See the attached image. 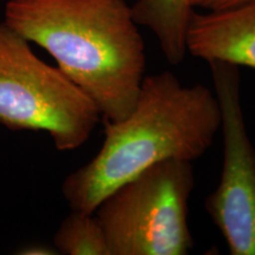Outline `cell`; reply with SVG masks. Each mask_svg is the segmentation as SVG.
<instances>
[{
    "label": "cell",
    "mask_w": 255,
    "mask_h": 255,
    "mask_svg": "<svg viewBox=\"0 0 255 255\" xmlns=\"http://www.w3.org/2000/svg\"><path fill=\"white\" fill-rule=\"evenodd\" d=\"M4 21L46 51L94 102L123 120L145 77V45L124 0H8Z\"/></svg>",
    "instance_id": "cell-1"
},
{
    "label": "cell",
    "mask_w": 255,
    "mask_h": 255,
    "mask_svg": "<svg viewBox=\"0 0 255 255\" xmlns=\"http://www.w3.org/2000/svg\"><path fill=\"white\" fill-rule=\"evenodd\" d=\"M221 120L209 88L187 87L170 71L146 76L130 114L105 121L100 151L64 180V199L71 210L94 214L110 193L151 165L169 158L194 162L205 155Z\"/></svg>",
    "instance_id": "cell-2"
},
{
    "label": "cell",
    "mask_w": 255,
    "mask_h": 255,
    "mask_svg": "<svg viewBox=\"0 0 255 255\" xmlns=\"http://www.w3.org/2000/svg\"><path fill=\"white\" fill-rule=\"evenodd\" d=\"M18 254L23 255H53L58 254V252L56 251V248L47 247L45 245H27L23 248H20L18 252Z\"/></svg>",
    "instance_id": "cell-10"
},
{
    "label": "cell",
    "mask_w": 255,
    "mask_h": 255,
    "mask_svg": "<svg viewBox=\"0 0 255 255\" xmlns=\"http://www.w3.org/2000/svg\"><path fill=\"white\" fill-rule=\"evenodd\" d=\"M253 2H255V0H190V4L194 8H202L205 11H219Z\"/></svg>",
    "instance_id": "cell-9"
},
{
    "label": "cell",
    "mask_w": 255,
    "mask_h": 255,
    "mask_svg": "<svg viewBox=\"0 0 255 255\" xmlns=\"http://www.w3.org/2000/svg\"><path fill=\"white\" fill-rule=\"evenodd\" d=\"M208 64L221 109L223 168L205 207L229 253L255 255V148L242 111L240 70L221 60Z\"/></svg>",
    "instance_id": "cell-5"
},
{
    "label": "cell",
    "mask_w": 255,
    "mask_h": 255,
    "mask_svg": "<svg viewBox=\"0 0 255 255\" xmlns=\"http://www.w3.org/2000/svg\"><path fill=\"white\" fill-rule=\"evenodd\" d=\"M131 11L136 24L148 27L157 38L168 63H182L187 53L188 26L194 12L190 0H136Z\"/></svg>",
    "instance_id": "cell-7"
},
{
    "label": "cell",
    "mask_w": 255,
    "mask_h": 255,
    "mask_svg": "<svg viewBox=\"0 0 255 255\" xmlns=\"http://www.w3.org/2000/svg\"><path fill=\"white\" fill-rule=\"evenodd\" d=\"M187 52L196 58L255 69V2L191 14Z\"/></svg>",
    "instance_id": "cell-6"
},
{
    "label": "cell",
    "mask_w": 255,
    "mask_h": 255,
    "mask_svg": "<svg viewBox=\"0 0 255 255\" xmlns=\"http://www.w3.org/2000/svg\"><path fill=\"white\" fill-rule=\"evenodd\" d=\"M58 254L110 255L107 238L97 216L72 210L53 238Z\"/></svg>",
    "instance_id": "cell-8"
},
{
    "label": "cell",
    "mask_w": 255,
    "mask_h": 255,
    "mask_svg": "<svg viewBox=\"0 0 255 255\" xmlns=\"http://www.w3.org/2000/svg\"><path fill=\"white\" fill-rule=\"evenodd\" d=\"M193 162L169 158L116 188L95 210L110 255H186Z\"/></svg>",
    "instance_id": "cell-4"
},
{
    "label": "cell",
    "mask_w": 255,
    "mask_h": 255,
    "mask_svg": "<svg viewBox=\"0 0 255 255\" xmlns=\"http://www.w3.org/2000/svg\"><path fill=\"white\" fill-rule=\"evenodd\" d=\"M94 102L60 70L41 60L30 41L0 23V126L45 131L59 151L78 149L100 120Z\"/></svg>",
    "instance_id": "cell-3"
}]
</instances>
